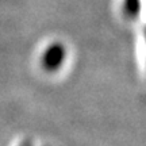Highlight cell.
I'll return each instance as SVG.
<instances>
[{
    "label": "cell",
    "instance_id": "6da1fadb",
    "mask_svg": "<svg viewBox=\"0 0 146 146\" xmlns=\"http://www.w3.org/2000/svg\"><path fill=\"white\" fill-rule=\"evenodd\" d=\"M64 57H65V49L60 43H54L49 46L43 56V66L47 70H56V69L62 64Z\"/></svg>",
    "mask_w": 146,
    "mask_h": 146
},
{
    "label": "cell",
    "instance_id": "7a4b0ae2",
    "mask_svg": "<svg viewBox=\"0 0 146 146\" xmlns=\"http://www.w3.org/2000/svg\"><path fill=\"white\" fill-rule=\"evenodd\" d=\"M122 11L127 19H137L141 11V0H123Z\"/></svg>",
    "mask_w": 146,
    "mask_h": 146
},
{
    "label": "cell",
    "instance_id": "3957f363",
    "mask_svg": "<svg viewBox=\"0 0 146 146\" xmlns=\"http://www.w3.org/2000/svg\"><path fill=\"white\" fill-rule=\"evenodd\" d=\"M145 38H146V29H145Z\"/></svg>",
    "mask_w": 146,
    "mask_h": 146
}]
</instances>
